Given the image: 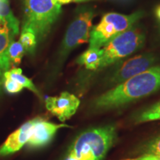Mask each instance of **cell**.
Instances as JSON below:
<instances>
[{
	"label": "cell",
	"mask_w": 160,
	"mask_h": 160,
	"mask_svg": "<svg viewBox=\"0 0 160 160\" xmlns=\"http://www.w3.org/2000/svg\"><path fill=\"white\" fill-rule=\"evenodd\" d=\"M2 82L6 91L10 93H19V92L21 91L24 88L23 86L20 85L19 82H17L16 80L5 77V76H3Z\"/></svg>",
	"instance_id": "obj_19"
},
{
	"label": "cell",
	"mask_w": 160,
	"mask_h": 160,
	"mask_svg": "<svg viewBox=\"0 0 160 160\" xmlns=\"http://www.w3.org/2000/svg\"><path fill=\"white\" fill-rule=\"evenodd\" d=\"M116 1H117L118 2L121 3V4H129V3H131L132 2H133L134 0H116Z\"/></svg>",
	"instance_id": "obj_22"
},
{
	"label": "cell",
	"mask_w": 160,
	"mask_h": 160,
	"mask_svg": "<svg viewBox=\"0 0 160 160\" xmlns=\"http://www.w3.org/2000/svg\"><path fill=\"white\" fill-rule=\"evenodd\" d=\"M58 2L62 4H68L71 2H73V0H57Z\"/></svg>",
	"instance_id": "obj_23"
},
{
	"label": "cell",
	"mask_w": 160,
	"mask_h": 160,
	"mask_svg": "<svg viewBox=\"0 0 160 160\" xmlns=\"http://www.w3.org/2000/svg\"><path fill=\"white\" fill-rule=\"evenodd\" d=\"M19 31L5 19L0 17V78H2V82L3 74L9 71L11 67L7 57L8 49L11 42L19 33Z\"/></svg>",
	"instance_id": "obj_11"
},
{
	"label": "cell",
	"mask_w": 160,
	"mask_h": 160,
	"mask_svg": "<svg viewBox=\"0 0 160 160\" xmlns=\"http://www.w3.org/2000/svg\"><path fill=\"white\" fill-rule=\"evenodd\" d=\"M117 139L113 125L93 128L76 138L65 160H103Z\"/></svg>",
	"instance_id": "obj_2"
},
{
	"label": "cell",
	"mask_w": 160,
	"mask_h": 160,
	"mask_svg": "<svg viewBox=\"0 0 160 160\" xmlns=\"http://www.w3.org/2000/svg\"><path fill=\"white\" fill-rule=\"evenodd\" d=\"M19 41L23 46L25 53L29 54H33L35 53L38 40L35 32L31 28L22 25Z\"/></svg>",
	"instance_id": "obj_13"
},
{
	"label": "cell",
	"mask_w": 160,
	"mask_h": 160,
	"mask_svg": "<svg viewBox=\"0 0 160 160\" xmlns=\"http://www.w3.org/2000/svg\"><path fill=\"white\" fill-rule=\"evenodd\" d=\"M160 89V65H154L98 97L93 107L99 111L122 107Z\"/></svg>",
	"instance_id": "obj_1"
},
{
	"label": "cell",
	"mask_w": 160,
	"mask_h": 160,
	"mask_svg": "<svg viewBox=\"0 0 160 160\" xmlns=\"http://www.w3.org/2000/svg\"><path fill=\"white\" fill-rule=\"evenodd\" d=\"M65 124H55L42 118H34L33 131L28 145L33 148H39L47 145L53 139L57 131L62 128H68Z\"/></svg>",
	"instance_id": "obj_9"
},
{
	"label": "cell",
	"mask_w": 160,
	"mask_h": 160,
	"mask_svg": "<svg viewBox=\"0 0 160 160\" xmlns=\"http://www.w3.org/2000/svg\"><path fill=\"white\" fill-rule=\"evenodd\" d=\"M144 15L143 11L127 15L113 12L105 13L99 22L92 28L88 40L89 48H101L116 36L139 22Z\"/></svg>",
	"instance_id": "obj_5"
},
{
	"label": "cell",
	"mask_w": 160,
	"mask_h": 160,
	"mask_svg": "<svg viewBox=\"0 0 160 160\" xmlns=\"http://www.w3.org/2000/svg\"><path fill=\"white\" fill-rule=\"evenodd\" d=\"M88 1V0H73V2H82Z\"/></svg>",
	"instance_id": "obj_24"
},
{
	"label": "cell",
	"mask_w": 160,
	"mask_h": 160,
	"mask_svg": "<svg viewBox=\"0 0 160 160\" xmlns=\"http://www.w3.org/2000/svg\"><path fill=\"white\" fill-rule=\"evenodd\" d=\"M145 38V31L138 22L116 36L101 48V62L98 71L113 65L139 51L143 47Z\"/></svg>",
	"instance_id": "obj_3"
},
{
	"label": "cell",
	"mask_w": 160,
	"mask_h": 160,
	"mask_svg": "<svg viewBox=\"0 0 160 160\" xmlns=\"http://www.w3.org/2000/svg\"><path fill=\"white\" fill-rule=\"evenodd\" d=\"M79 105L80 100L68 92H62L59 97H50L45 99L46 108L61 122L73 117Z\"/></svg>",
	"instance_id": "obj_8"
},
{
	"label": "cell",
	"mask_w": 160,
	"mask_h": 160,
	"mask_svg": "<svg viewBox=\"0 0 160 160\" xmlns=\"http://www.w3.org/2000/svg\"><path fill=\"white\" fill-rule=\"evenodd\" d=\"M34 119L23 124L19 129L9 136L2 145L0 146V157L19 151L28 142L33 131Z\"/></svg>",
	"instance_id": "obj_10"
},
{
	"label": "cell",
	"mask_w": 160,
	"mask_h": 160,
	"mask_svg": "<svg viewBox=\"0 0 160 160\" xmlns=\"http://www.w3.org/2000/svg\"><path fill=\"white\" fill-rule=\"evenodd\" d=\"M157 56L151 52L136 55L123 62L111 73L108 78V84L116 86L127 79L145 71L157 62Z\"/></svg>",
	"instance_id": "obj_7"
},
{
	"label": "cell",
	"mask_w": 160,
	"mask_h": 160,
	"mask_svg": "<svg viewBox=\"0 0 160 160\" xmlns=\"http://www.w3.org/2000/svg\"><path fill=\"white\" fill-rule=\"evenodd\" d=\"M0 17L5 19L13 27L19 30V21L10 8L8 0H0Z\"/></svg>",
	"instance_id": "obj_18"
},
{
	"label": "cell",
	"mask_w": 160,
	"mask_h": 160,
	"mask_svg": "<svg viewBox=\"0 0 160 160\" xmlns=\"http://www.w3.org/2000/svg\"><path fill=\"white\" fill-rule=\"evenodd\" d=\"M121 160H160L159 158L157 156L151 154V153H143L140 154L137 157L128 158V159H121Z\"/></svg>",
	"instance_id": "obj_20"
},
{
	"label": "cell",
	"mask_w": 160,
	"mask_h": 160,
	"mask_svg": "<svg viewBox=\"0 0 160 160\" xmlns=\"http://www.w3.org/2000/svg\"><path fill=\"white\" fill-rule=\"evenodd\" d=\"M158 120H160V100L140 112L135 118L136 123L138 124Z\"/></svg>",
	"instance_id": "obj_15"
},
{
	"label": "cell",
	"mask_w": 160,
	"mask_h": 160,
	"mask_svg": "<svg viewBox=\"0 0 160 160\" xmlns=\"http://www.w3.org/2000/svg\"><path fill=\"white\" fill-rule=\"evenodd\" d=\"M101 48H89L77 59L78 65L84 66L89 71H98L101 62Z\"/></svg>",
	"instance_id": "obj_12"
},
{
	"label": "cell",
	"mask_w": 160,
	"mask_h": 160,
	"mask_svg": "<svg viewBox=\"0 0 160 160\" xmlns=\"http://www.w3.org/2000/svg\"><path fill=\"white\" fill-rule=\"evenodd\" d=\"M25 53V49L19 41L16 42L13 40V42H11L7 51V57L8 59L10 66H13V68H15L16 66L19 65Z\"/></svg>",
	"instance_id": "obj_16"
},
{
	"label": "cell",
	"mask_w": 160,
	"mask_h": 160,
	"mask_svg": "<svg viewBox=\"0 0 160 160\" xmlns=\"http://www.w3.org/2000/svg\"><path fill=\"white\" fill-rule=\"evenodd\" d=\"M95 12L90 7L79 8L66 31L58 52V61L63 62L75 48L89 40Z\"/></svg>",
	"instance_id": "obj_6"
},
{
	"label": "cell",
	"mask_w": 160,
	"mask_h": 160,
	"mask_svg": "<svg viewBox=\"0 0 160 160\" xmlns=\"http://www.w3.org/2000/svg\"><path fill=\"white\" fill-rule=\"evenodd\" d=\"M25 19L23 25L31 28L41 41L48 34L62 12V5L57 0H24Z\"/></svg>",
	"instance_id": "obj_4"
},
{
	"label": "cell",
	"mask_w": 160,
	"mask_h": 160,
	"mask_svg": "<svg viewBox=\"0 0 160 160\" xmlns=\"http://www.w3.org/2000/svg\"><path fill=\"white\" fill-rule=\"evenodd\" d=\"M3 76L8 77L11 79L16 80L17 82H19L20 85H22L23 88H28L30 91L36 93L37 96H39V93L38 91L37 87L34 85V84L33 83V82L31 81V79H28L22 74V71L20 68H13L9 70V71H6L4 73Z\"/></svg>",
	"instance_id": "obj_14"
},
{
	"label": "cell",
	"mask_w": 160,
	"mask_h": 160,
	"mask_svg": "<svg viewBox=\"0 0 160 160\" xmlns=\"http://www.w3.org/2000/svg\"><path fill=\"white\" fill-rule=\"evenodd\" d=\"M138 153L140 154L143 153H151L160 157V135L157 136L149 141L146 142L138 149Z\"/></svg>",
	"instance_id": "obj_17"
},
{
	"label": "cell",
	"mask_w": 160,
	"mask_h": 160,
	"mask_svg": "<svg viewBox=\"0 0 160 160\" xmlns=\"http://www.w3.org/2000/svg\"><path fill=\"white\" fill-rule=\"evenodd\" d=\"M154 14L156 17V19L157 20V22L159 24V28H160V4L156 6L154 9Z\"/></svg>",
	"instance_id": "obj_21"
}]
</instances>
